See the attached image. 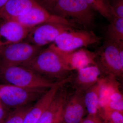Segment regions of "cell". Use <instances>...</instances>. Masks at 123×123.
<instances>
[{"label":"cell","instance_id":"6","mask_svg":"<svg viewBox=\"0 0 123 123\" xmlns=\"http://www.w3.org/2000/svg\"><path fill=\"white\" fill-rule=\"evenodd\" d=\"M42 47L26 42H21L0 48V68L22 65L31 60Z\"/></svg>","mask_w":123,"mask_h":123},{"label":"cell","instance_id":"19","mask_svg":"<svg viewBox=\"0 0 123 123\" xmlns=\"http://www.w3.org/2000/svg\"><path fill=\"white\" fill-rule=\"evenodd\" d=\"M31 106L30 104L14 109L2 123H23L24 117Z\"/></svg>","mask_w":123,"mask_h":123},{"label":"cell","instance_id":"9","mask_svg":"<svg viewBox=\"0 0 123 123\" xmlns=\"http://www.w3.org/2000/svg\"><path fill=\"white\" fill-rule=\"evenodd\" d=\"M76 29L78 28L61 23H43L32 28L25 39L26 42L42 47L53 43L61 33Z\"/></svg>","mask_w":123,"mask_h":123},{"label":"cell","instance_id":"20","mask_svg":"<svg viewBox=\"0 0 123 123\" xmlns=\"http://www.w3.org/2000/svg\"><path fill=\"white\" fill-rule=\"evenodd\" d=\"M100 109L117 111L123 113V100L110 101Z\"/></svg>","mask_w":123,"mask_h":123},{"label":"cell","instance_id":"22","mask_svg":"<svg viewBox=\"0 0 123 123\" xmlns=\"http://www.w3.org/2000/svg\"><path fill=\"white\" fill-rule=\"evenodd\" d=\"M80 123H104L99 115H88L86 117L83 118Z\"/></svg>","mask_w":123,"mask_h":123},{"label":"cell","instance_id":"10","mask_svg":"<svg viewBox=\"0 0 123 123\" xmlns=\"http://www.w3.org/2000/svg\"><path fill=\"white\" fill-rule=\"evenodd\" d=\"M70 94L63 106L61 113V123H80L83 119L86 108L85 92L75 90Z\"/></svg>","mask_w":123,"mask_h":123},{"label":"cell","instance_id":"15","mask_svg":"<svg viewBox=\"0 0 123 123\" xmlns=\"http://www.w3.org/2000/svg\"><path fill=\"white\" fill-rule=\"evenodd\" d=\"M63 86L60 88L50 104L36 123H54L60 117L62 109L70 94Z\"/></svg>","mask_w":123,"mask_h":123},{"label":"cell","instance_id":"3","mask_svg":"<svg viewBox=\"0 0 123 123\" xmlns=\"http://www.w3.org/2000/svg\"><path fill=\"white\" fill-rule=\"evenodd\" d=\"M49 11L86 28L93 26L96 19V12L84 0H56Z\"/></svg>","mask_w":123,"mask_h":123},{"label":"cell","instance_id":"18","mask_svg":"<svg viewBox=\"0 0 123 123\" xmlns=\"http://www.w3.org/2000/svg\"><path fill=\"white\" fill-rule=\"evenodd\" d=\"M95 12L111 21L117 17L109 0H84Z\"/></svg>","mask_w":123,"mask_h":123},{"label":"cell","instance_id":"25","mask_svg":"<svg viewBox=\"0 0 123 123\" xmlns=\"http://www.w3.org/2000/svg\"><path fill=\"white\" fill-rule=\"evenodd\" d=\"M8 0H0V11Z\"/></svg>","mask_w":123,"mask_h":123},{"label":"cell","instance_id":"5","mask_svg":"<svg viewBox=\"0 0 123 123\" xmlns=\"http://www.w3.org/2000/svg\"><path fill=\"white\" fill-rule=\"evenodd\" d=\"M47 89L0 84V105L6 109L14 110L37 100Z\"/></svg>","mask_w":123,"mask_h":123},{"label":"cell","instance_id":"1","mask_svg":"<svg viewBox=\"0 0 123 123\" xmlns=\"http://www.w3.org/2000/svg\"><path fill=\"white\" fill-rule=\"evenodd\" d=\"M21 66L31 69L48 79H55L58 81L66 79L72 71L51 44L47 48L42 49L30 61Z\"/></svg>","mask_w":123,"mask_h":123},{"label":"cell","instance_id":"16","mask_svg":"<svg viewBox=\"0 0 123 123\" xmlns=\"http://www.w3.org/2000/svg\"><path fill=\"white\" fill-rule=\"evenodd\" d=\"M101 79L96 84L88 89L84 94L85 105L88 115H95L98 114Z\"/></svg>","mask_w":123,"mask_h":123},{"label":"cell","instance_id":"12","mask_svg":"<svg viewBox=\"0 0 123 123\" xmlns=\"http://www.w3.org/2000/svg\"><path fill=\"white\" fill-rule=\"evenodd\" d=\"M31 29L13 20L4 22L0 25V48L23 41Z\"/></svg>","mask_w":123,"mask_h":123},{"label":"cell","instance_id":"4","mask_svg":"<svg viewBox=\"0 0 123 123\" xmlns=\"http://www.w3.org/2000/svg\"><path fill=\"white\" fill-rule=\"evenodd\" d=\"M95 52L96 65L104 75L123 77V43L105 39Z\"/></svg>","mask_w":123,"mask_h":123},{"label":"cell","instance_id":"26","mask_svg":"<svg viewBox=\"0 0 123 123\" xmlns=\"http://www.w3.org/2000/svg\"><path fill=\"white\" fill-rule=\"evenodd\" d=\"M60 123V119L59 118L57 119L54 123Z\"/></svg>","mask_w":123,"mask_h":123},{"label":"cell","instance_id":"24","mask_svg":"<svg viewBox=\"0 0 123 123\" xmlns=\"http://www.w3.org/2000/svg\"><path fill=\"white\" fill-rule=\"evenodd\" d=\"M8 115L6 109L0 105V123H2Z\"/></svg>","mask_w":123,"mask_h":123},{"label":"cell","instance_id":"13","mask_svg":"<svg viewBox=\"0 0 123 123\" xmlns=\"http://www.w3.org/2000/svg\"><path fill=\"white\" fill-rule=\"evenodd\" d=\"M74 82L75 90L85 92L105 76L97 65H92L77 70Z\"/></svg>","mask_w":123,"mask_h":123},{"label":"cell","instance_id":"14","mask_svg":"<svg viewBox=\"0 0 123 123\" xmlns=\"http://www.w3.org/2000/svg\"><path fill=\"white\" fill-rule=\"evenodd\" d=\"M38 4L35 0H8L0 11V19L12 20L28 12Z\"/></svg>","mask_w":123,"mask_h":123},{"label":"cell","instance_id":"21","mask_svg":"<svg viewBox=\"0 0 123 123\" xmlns=\"http://www.w3.org/2000/svg\"><path fill=\"white\" fill-rule=\"evenodd\" d=\"M111 3L117 17L123 18V0H112Z\"/></svg>","mask_w":123,"mask_h":123},{"label":"cell","instance_id":"23","mask_svg":"<svg viewBox=\"0 0 123 123\" xmlns=\"http://www.w3.org/2000/svg\"><path fill=\"white\" fill-rule=\"evenodd\" d=\"M48 11L50 10L56 0H35Z\"/></svg>","mask_w":123,"mask_h":123},{"label":"cell","instance_id":"11","mask_svg":"<svg viewBox=\"0 0 123 123\" xmlns=\"http://www.w3.org/2000/svg\"><path fill=\"white\" fill-rule=\"evenodd\" d=\"M51 44L59 53L72 71H77L90 65H96L95 51H91L82 48L65 51L59 50L52 44Z\"/></svg>","mask_w":123,"mask_h":123},{"label":"cell","instance_id":"2","mask_svg":"<svg viewBox=\"0 0 123 123\" xmlns=\"http://www.w3.org/2000/svg\"><path fill=\"white\" fill-rule=\"evenodd\" d=\"M0 79L6 84L28 88L48 89L59 82H53L31 69L21 65L0 68Z\"/></svg>","mask_w":123,"mask_h":123},{"label":"cell","instance_id":"8","mask_svg":"<svg viewBox=\"0 0 123 123\" xmlns=\"http://www.w3.org/2000/svg\"><path fill=\"white\" fill-rule=\"evenodd\" d=\"M30 29L48 23H61L78 28L75 21L59 17L51 13L38 3L25 14L12 20Z\"/></svg>","mask_w":123,"mask_h":123},{"label":"cell","instance_id":"7","mask_svg":"<svg viewBox=\"0 0 123 123\" xmlns=\"http://www.w3.org/2000/svg\"><path fill=\"white\" fill-rule=\"evenodd\" d=\"M102 38L92 30L76 29L58 36L52 43L62 51H70L99 43Z\"/></svg>","mask_w":123,"mask_h":123},{"label":"cell","instance_id":"17","mask_svg":"<svg viewBox=\"0 0 123 123\" xmlns=\"http://www.w3.org/2000/svg\"><path fill=\"white\" fill-rule=\"evenodd\" d=\"M105 39L123 43V18L114 17L105 31Z\"/></svg>","mask_w":123,"mask_h":123},{"label":"cell","instance_id":"27","mask_svg":"<svg viewBox=\"0 0 123 123\" xmlns=\"http://www.w3.org/2000/svg\"><path fill=\"white\" fill-rule=\"evenodd\" d=\"M60 123H61V122H60Z\"/></svg>","mask_w":123,"mask_h":123}]
</instances>
